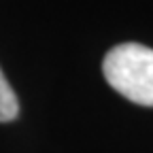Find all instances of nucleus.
<instances>
[{"instance_id":"1","label":"nucleus","mask_w":153,"mask_h":153,"mask_svg":"<svg viewBox=\"0 0 153 153\" xmlns=\"http://www.w3.org/2000/svg\"><path fill=\"white\" fill-rule=\"evenodd\" d=\"M102 72L108 85L130 102L153 106V49L140 43H123L113 47Z\"/></svg>"},{"instance_id":"2","label":"nucleus","mask_w":153,"mask_h":153,"mask_svg":"<svg viewBox=\"0 0 153 153\" xmlns=\"http://www.w3.org/2000/svg\"><path fill=\"white\" fill-rule=\"evenodd\" d=\"M19 113V102L7 76L0 70V121H13Z\"/></svg>"}]
</instances>
